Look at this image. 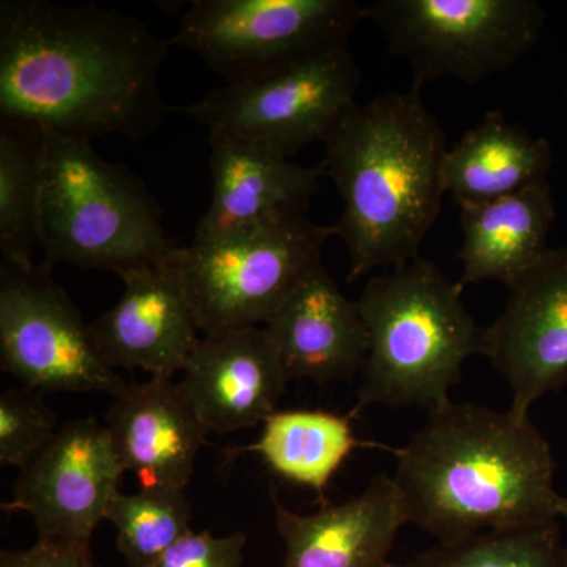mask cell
Here are the masks:
<instances>
[{
    "mask_svg": "<svg viewBox=\"0 0 567 567\" xmlns=\"http://www.w3.org/2000/svg\"><path fill=\"white\" fill-rule=\"evenodd\" d=\"M385 567H410L409 563L406 565H395V563H388Z\"/></svg>",
    "mask_w": 567,
    "mask_h": 567,
    "instance_id": "83f0119b",
    "label": "cell"
},
{
    "mask_svg": "<svg viewBox=\"0 0 567 567\" xmlns=\"http://www.w3.org/2000/svg\"><path fill=\"white\" fill-rule=\"evenodd\" d=\"M483 354L505 377L517 416L567 386V246L507 286L505 309L484 328Z\"/></svg>",
    "mask_w": 567,
    "mask_h": 567,
    "instance_id": "7c38bea8",
    "label": "cell"
},
{
    "mask_svg": "<svg viewBox=\"0 0 567 567\" xmlns=\"http://www.w3.org/2000/svg\"><path fill=\"white\" fill-rule=\"evenodd\" d=\"M284 546L281 567H385L409 525L393 476L379 475L360 495L300 514L271 494Z\"/></svg>",
    "mask_w": 567,
    "mask_h": 567,
    "instance_id": "2e32d148",
    "label": "cell"
},
{
    "mask_svg": "<svg viewBox=\"0 0 567 567\" xmlns=\"http://www.w3.org/2000/svg\"><path fill=\"white\" fill-rule=\"evenodd\" d=\"M458 210V282L464 287L484 281H498L507 287L550 249L547 240L555 221V203L548 182Z\"/></svg>",
    "mask_w": 567,
    "mask_h": 567,
    "instance_id": "d6986e66",
    "label": "cell"
},
{
    "mask_svg": "<svg viewBox=\"0 0 567 567\" xmlns=\"http://www.w3.org/2000/svg\"><path fill=\"white\" fill-rule=\"evenodd\" d=\"M369 446L354 434L350 416L327 410H282L265 420L252 445L230 454H257L282 480L323 496L347 458Z\"/></svg>",
    "mask_w": 567,
    "mask_h": 567,
    "instance_id": "44dd1931",
    "label": "cell"
},
{
    "mask_svg": "<svg viewBox=\"0 0 567 567\" xmlns=\"http://www.w3.org/2000/svg\"><path fill=\"white\" fill-rule=\"evenodd\" d=\"M551 166L550 142L533 137L507 121L503 112L491 111L447 148L442 167L443 189L458 208L491 203L548 182Z\"/></svg>",
    "mask_w": 567,
    "mask_h": 567,
    "instance_id": "ffe728a7",
    "label": "cell"
},
{
    "mask_svg": "<svg viewBox=\"0 0 567 567\" xmlns=\"http://www.w3.org/2000/svg\"><path fill=\"white\" fill-rule=\"evenodd\" d=\"M183 374V390L210 434L264 424L290 380L260 327L204 334Z\"/></svg>",
    "mask_w": 567,
    "mask_h": 567,
    "instance_id": "5bb4252c",
    "label": "cell"
},
{
    "mask_svg": "<svg viewBox=\"0 0 567 567\" xmlns=\"http://www.w3.org/2000/svg\"><path fill=\"white\" fill-rule=\"evenodd\" d=\"M0 567H96L91 543L37 539L32 547L0 551Z\"/></svg>",
    "mask_w": 567,
    "mask_h": 567,
    "instance_id": "4316f807",
    "label": "cell"
},
{
    "mask_svg": "<svg viewBox=\"0 0 567 567\" xmlns=\"http://www.w3.org/2000/svg\"><path fill=\"white\" fill-rule=\"evenodd\" d=\"M125 473L104 424L71 421L20 470L2 509L31 516L40 539L91 543Z\"/></svg>",
    "mask_w": 567,
    "mask_h": 567,
    "instance_id": "8fae6325",
    "label": "cell"
},
{
    "mask_svg": "<svg viewBox=\"0 0 567 567\" xmlns=\"http://www.w3.org/2000/svg\"><path fill=\"white\" fill-rule=\"evenodd\" d=\"M555 472L551 447L529 416L450 401L427 412L398 451L393 480L409 525L451 543L565 518Z\"/></svg>",
    "mask_w": 567,
    "mask_h": 567,
    "instance_id": "7a4b0ae2",
    "label": "cell"
},
{
    "mask_svg": "<svg viewBox=\"0 0 567 567\" xmlns=\"http://www.w3.org/2000/svg\"><path fill=\"white\" fill-rule=\"evenodd\" d=\"M43 133L0 122V251L2 264L35 267L40 246Z\"/></svg>",
    "mask_w": 567,
    "mask_h": 567,
    "instance_id": "7402d4cb",
    "label": "cell"
},
{
    "mask_svg": "<svg viewBox=\"0 0 567 567\" xmlns=\"http://www.w3.org/2000/svg\"><path fill=\"white\" fill-rule=\"evenodd\" d=\"M322 144L324 174L344 203L331 227L346 246L347 281L420 257L442 210L450 148L421 89L354 104Z\"/></svg>",
    "mask_w": 567,
    "mask_h": 567,
    "instance_id": "3957f363",
    "label": "cell"
},
{
    "mask_svg": "<svg viewBox=\"0 0 567 567\" xmlns=\"http://www.w3.org/2000/svg\"><path fill=\"white\" fill-rule=\"evenodd\" d=\"M117 547L130 567H148L193 532L192 503L183 488L141 487L118 492L106 511Z\"/></svg>",
    "mask_w": 567,
    "mask_h": 567,
    "instance_id": "603a6c76",
    "label": "cell"
},
{
    "mask_svg": "<svg viewBox=\"0 0 567 567\" xmlns=\"http://www.w3.org/2000/svg\"><path fill=\"white\" fill-rule=\"evenodd\" d=\"M290 380L350 382L363 372L369 339L357 300L316 265L264 323Z\"/></svg>",
    "mask_w": 567,
    "mask_h": 567,
    "instance_id": "e0dca14e",
    "label": "cell"
},
{
    "mask_svg": "<svg viewBox=\"0 0 567 567\" xmlns=\"http://www.w3.org/2000/svg\"><path fill=\"white\" fill-rule=\"evenodd\" d=\"M246 544L241 532L215 536L193 529L148 567H244Z\"/></svg>",
    "mask_w": 567,
    "mask_h": 567,
    "instance_id": "484cf974",
    "label": "cell"
},
{
    "mask_svg": "<svg viewBox=\"0 0 567 567\" xmlns=\"http://www.w3.org/2000/svg\"><path fill=\"white\" fill-rule=\"evenodd\" d=\"M361 11L354 0H194L169 44L199 55L227 85L245 84L349 47Z\"/></svg>",
    "mask_w": 567,
    "mask_h": 567,
    "instance_id": "ba28073f",
    "label": "cell"
},
{
    "mask_svg": "<svg viewBox=\"0 0 567 567\" xmlns=\"http://www.w3.org/2000/svg\"><path fill=\"white\" fill-rule=\"evenodd\" d=\"M464 286L416 257L365 284L357 298L369 350L354 412L368 405L450 402L468 358L483 354L484 328L464 303Z\"/></svg>",
    "mask_w": 567,
    "mask_h": 567,
    "instance_id": "277c9868",
    "label": "cell"
},
{
    "mask_svg": "<svg viewBox=\"0 0 567 567\" xmlns=\"http://www.w3.org/2000/svg\"><path fill=\"white\" fill-rule=\"evenodd\" d=\"M104 420L118 461L141 487L186 491L210 432L181 382L148 377L126 383L112 398Z\"/></svg>",
    "mask_w": 567,
    "mask_h": 567,
    "instance_id": "9a60e30c",
    "label": "cell"
},
{
    "mask_svg": "<svg viewBox=\"0 0 567 567\" xmlns=\"http://www.w3.org/2000/svg\"><path fill=\"white\" fill-rule=\"evenodd\" d=\"M174 241L147 185L92 141L43 133L40 248L44 264L112 271L159 262Z\"/></svg>",
    "mask_w": 567,
    "mask_h": 567,
    "instance_id": "5b68a950",
    "label": "cell"
},
{
    "mask_svg": "<svg viewBox=\"0 0 567 567\" xmlns=\"http://www.w3.org/2000/svg\"><path fill=\"white\" fill-rule=\"evenodd\" d=\"M59 431V417L40 391L20 386L0 395V465L24 468Z\"/></svg>",
    "mask_w": 567,
    "mask_h": 567,
    "instance_id": "d4e9b609",
    "label": "cell"
},
{
    "mask_svg": "<svg viewBox=\"0 0 567 567\" xmlns=\"http://www.w3.org/2000/svg\"><path fill=\"white\" fill-rule=\"evenodd\" d=\"M50 265L0 274V364L40 393H106L126 386L104 360L78 306L52 279Z\"/></svg>",
    "mask_w": 567,
    "mask_h": 567,
    "instance_id": "9c48e42d",
    "label": "cell"
},
{
    "mask_svg": "<svg viewBox=\"0 0 567 567\" xmlns=\"http://www.w3.org/2000/svg\"><path fill=\"white\" fill-rule=\"evenodd\" d=\"M361 17L410 66L417 89L446 76L480 84L513 69L546 24L536 0H374Z\"/></svg>",
    "mask_w": 567,
    "mask_h": 567,
    "instance_id": "52a82bcc",
    "label": "cell"
},
{
    "mask_svg": "<svg viewBox=\"0 0 567 567\" xmlns=\"http://www.w3.org/2000/svg\"><path fill=\"white\" fill-rule=\"evenodd\" d=\"M169 47L118 10L2 0L0 122L89 141L147 136L169 112Z\"/></svg>",
    "mask_w": 567,
    "mask_h": 567,
    "instance_id": "6da1fadb",
    "label": "cell"
},
{
    "mask_svg": "<svg viewBox=\"0 0 567 567\" xmlns=\"http://www.w3.org/2000/svg\"><path fill=\"white\" fill-rule=\"evenodd\" d=\"M410 567H567L558 522L436 543L417 554Z\"/></svg>",
    "mask_w": 567,
    "mask_h": 567,
    "instance_id": "cb8c5ba5",
    "label": "cell"
},
{
    "mask_svg": "<svg viewBox=\"0 0 567 567\" xmlns=\"http://www.w3.org/2000/svg\"><path fill=\"white\" fill-rule=\"evenodd\" d=\"M361 71L349 47L336 48L245 84L213 89L181 107L212 132L234 134L292 159L352 110Z\"/></svg>",
    "mask_w": 567,
    "mask_h": 567,
    "instance_id": "30bf717a",
    "label": "cell"
},
{
    "mask_svg": "<svg viewBox=\"0 0 567 567\" xmlns=\"http://www.w3.org/2000/svg\"><path fill=\"white\" fill-rule=\"evenodd\" d=\"M212 203L194 237H208L281 212L308 210L323 164L301 166L244 137L208 133Z\"/></svg>",
    "mask_w": 567,
    "mask_h": 567,
    "instance_id": "ac0fdd59",
    "label": "cell"
},
{
    "mask_svg": "<svg viewBox=\"0 0 567 567\" xmlns=\"http://www.w3.org/2000/svg\"><path fill=\"white\" fill-rule=\"evenodd\" d=\"M173 252L118 276L125 286L122 297L91 323L96 347L111 368L174 379L199 346L203 338Z\"/></svg>",
    "mask_w": 567,
    "mask_h": 567,
    "instance_id": "4fadbf2b",
    "label": "cell"
},
{
    "mask_svg": "<svg viewBox=\"0 0 567 567\" xmlns=\"http://www.w3.org/2000/svg\"><path fill=\"white\" fill-rule=\"evenodd\" d=\"M565 520H567V509H566V514H565ZM566 551H567V544H566Z\"/></svg>",
    "mask_w": 567,
    "mask_h": 567,
    "instance_id": "f1b7e54d",
    "label": "cell"
},
{
    "mask_svg": "<svg viewBox=\"0 0 567 567\" xmlns=\"http://www.w3.org/2000/svg\"><path fill=\"white\" fill-rule=\"evenodd\" d=\"M333 227L303 212H281L257 221L194 237L175 246L173 264L204 334L267 322L316 265Z\"/></svg>",
    "mask_w": 567,
    "mask_h": 567,
    "instance_id": "8992f818",
    "label": "cell"
}]
</instances>
